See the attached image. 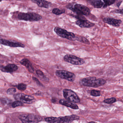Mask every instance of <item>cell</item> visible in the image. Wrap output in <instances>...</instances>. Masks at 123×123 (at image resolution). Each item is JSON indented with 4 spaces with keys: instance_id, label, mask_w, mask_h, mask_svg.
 I'll use <instances>...</instances> for the list:
<instances>
[{
    "instance_id": "obj_5",
    "label": "cell",
    "mask_w": 123,
    "mask_h": 123,
    "mask_svg": "<svg viewBox=\"0 0 123 123\" xmlns=\"http://www.w3.org/2000/svg\"><path fill=\"white\" fill-rule=\"evenodd\" d=\"M19 118L23 123H38L43 120L41 116L32 114L20 115Z\"/></svg>"
},
{
    "instance_id": "obj_16",
    "label": "cell",
    "mask_w": 123,
    "mask_h": 123,
    "mask_svg": "<svg viewBox=\"0 0 123 123\" xmlns=\"http://www.w3.org/2000/svg\"><path fill=\"white\" fill-rule=\"evenodd\" d=\"M20 63L22 65L26 67L30 72L31 73H34V67L29 60L26 58H24L21 60L20 62Z\"/></svg>"
},
{
    "instance_id": "obj_28",
    "label": "cell",
    "mask_w": 123,
    "mask_h": 123,
    "mask_svg": "<svg viewBox=\"0 0 123 123\" xmlns=\"http://www.w3.org/2000/svg\"><path fill=\"white\" fill-rule=\"evenodd\" d=\"M1 102L3 104L8 105L11 103V100L9 99H6V98H3L1 99Z\"/></svg>"
},
{
    "instance_id": "obj_24",
    "label": "cell",
    "mask_w": 123,
    "mask_h": 123,
    "mask_svg": "<svg viewBox=\"0 0 123 123\" xmlns=\"http://www.w3.org/2000/svg\"><path fill=\"white\" fill-rule=\"evenodd\" d=\"M90 94L94 97H99L101 95V92L100 90H92L90 92Z\"/></svg>"
},
{
    "instance_id": "obj_10",
    "label": "cell",
    "mask_w": 123,
    "mask_h": 123,
    "mask_svg": "<svg viewBox=\"0 0 123 123\" xmlns=\"http://www.w3.org/2000/svg\"><path fill=\"white\" fill-rule=\"evenodd\" d=\"M64 61L76 65H81L85 63L83 59L71 55H66L63 58Z\"/></svg>"
},
{
    "instance_id": "obj_26",
    "label": "cell",
    "mask_w": 123,
    "mask_h": 123,
    "mask_svg": "<svg viewBox=\"0 0 123 123\" xmlns=\"http://www.w3.org/2000/svg\"><path fill=\"white\" fill-rule=\"evenodd\" d=\"M23 105V103L19 101H17V100L16 101L13 102L12 104V107L13 108H15L19 107V106H22Z\"/></svg>"
},
{
    "instance_id": "obj_25",
    "label": "cell",
    "mask_w": 123,
    "mask_h": 123,
    "mask_svg": "<svg viewBox=\"0 0 123 123\" xmlns=\"http://www.w3.org/2000/svg\"><path fill=\"white\" fill-rule=\"evenodd\" d=\"M17 87L19 90L24 91L26 89L27 85L24 83H20L17 86Z\"/></svg>"
},
{
    "instance_id": "obj_30",
    "label": "cell",
    "mask_w": 123,
    "mask_h": 123,
    "mask_svg": "<svg viewBox=\"0 0 123 123\" xmlns=\"http://www.w3.org/2000/svg\"><path fill=\"white\" fill-rule=\"evenodd\" d=\"M113 12L116 13L121 14H123V9H116L112 11Z\"/></svg>"
},
{
    "instance_id": "obj_19",
    "label": "cell",
    "mask_w": 123,
    "mask_h": 123,
    "mask_svg": "<svg viewBox=\"0 0 123 123\" xmlns=\"http://www.w3.org/2000/svg\"><path fill=\"white\" fill-rule=\"evenodd\" d=\"M76 40L84 44H90V43L89 40L85 37H81V36L76 37L75 41Z\"/></svg>"
},
{
    "instance_id": "obj_7",
    "label": "cell",
    "mask_w": 123,
    "mask_h": 123,
    "mask_svg": "<svg viewBox=\"0 0 123 123\" xmlns=\"http://www.w3.org/2000/svg\"><path fill=\"white\" fill-rule=\"evenodd\" d=\"M63 92L64 97L67 100L73 103L80 102V99L78 95L71 90L64 89Z\"/></svg>"
},
{
    "instance_id": "obj_14",
    "label": "cell",
    "mask_w": 123,
    "mask_h": 123,
    "mask_svg": "<svg viewBox=\"0 0 123 123\" xmlns=\"http://www.w3.org/2000/svg\"><path fill=\"white\" fill-rule=\"evenodd\" d=\"M31 1L42 8H49L52 5L51 2L45 0H31Z\"/></svg>"
},
{
    "instance_id": "obj_15",
    "label": "cell",
    "mask_w": 123,
    "mask_h": 123,
    "mask_svg": "<svg viewBox=\"0 0 123 123\" xmlns=\"http://www.w3.org/2000/svg\"><path fill=\"white\" fill-rule=\"evenodd\" d=\"M18 67L16 64H10L2 68L1 71L4 72L12 73V72L16 71L18 69Z\"/></svg>"
},
{
    "instance_id": "obj_33",
    "label": "cell",
    "mask_w": 123,
    "mask_h": 123,
    "mask_svg": "<svg viewBox=\"0 0 123 123\" xmlns=\"http://www.w3.org/2000/svg\"><path fill=\"white\" fill-rule=\"evenodd\" d=\"M95 123V122H93V121H92V122H89V123Z\"/></svg>"
},
{
    "instance_id": "obj_18",
    "label": "cell",
    "mask_w": 123,
    "mask_h": 123,
    "mask_svg": "<svg viewBox=\"0 0 123 123\" xmlns=\"http://www.w3.org/2000/svg\"><path fill=\"white\" fill-rule=\"evenodd\" d=\"M87 3L95 8H100L103 7L104 2L102 0H86Z\"/></svg>"
},
{
    "instance_id": "obj_31",
    "label": "cell",
    "mask_w": 123,
    "mask_h": 123,
    "mask_svg": "<svg viewBox=\"0 0 123 123\" xmlns=\"http://www.w3.org/2000/svg\"><path fill=\"white\" fill-rule=\"evenodd\" d=\"M51 101L53 103H55L57 102V100H56V99L55 98H52V99L51 100Z\"/></svg>"
},
{
    "instance_id": "obj_27",
    "label": "cell",
    "mask_w": 123,
    "mask_h": 123,
    "mask_svg": "<svg viewBox=\"0 0 123 123\" xmlns=\"http://www.w3.org/2000/svg\"><path fill=\"white\" fill-rule=\"evenodd\" d=\"M16 92V89L14 88H9L6 91L7 94L9 95H14Z\"/></svg>"
},
{
    "instance_id": "obj_17",
    "label": "cell",
    "mask_w": 123,
    "mask_h": 123,
    "mask_svg": "<svg viewBox=\"0 0 123 123\" xmlns=\"http://www.w3.org/2000/svg\"><path fill=\"white\" fill-rule=\"evenodd\" d=\"M59 103L61 105L66 106L67 107L70 108L74 110H77L79 108L78 105L76 104H74L64 99H61L59 101Z\"/></svg>"
},
{
    "instance_id": "obj_32",
    "label": "cell",
    "mask_w": 123,
    "mask_h": 123,
    "mask_svg": "<svg viewBox=\"0 0 123 123\" xmlns=\"http://www.w3.org/2000/svg\"><path fill=\"white\" fill-rule=\"evenodd\" d=\"M122 2V1H119V2H118V3H117V7H118V8H119V7H120V6Z\"/></svg>"
},
{
    "instance_id": "obj_4",
    "label": "cell",
    "mask_w": 123,
    "mask_h": 123,
    "mask_svg": "<svg viewBox=\"0 0 123 123\" xmlns=\"http://www.w3.org/2000/svg\"><path fill=\"white\" fill-rule=\"evenodd\" d=\"M66 7L77 15L88 16L91 14L90 9L88 7L80 4L76 3L73 6L72 4L69 3Z\"/></svg>"
},
{
    "instance_id": "obj_23",
    "label": "cell",
    "mask_w": 123,
    "mask_h": 123,
    "mask_svg": "<svg viewBox=\"0 0 123 123\" xmlns=\"http://www.w3.org/2000/svg\"><path fill=\"white\" fill-rule=\"evenodd\" d=\"M36 73L38 75V76L42 79H44V80H47V78L45 75L44 74L43 72L40 70H37L36 71Z\"/></svg>"
},
{
    "instance_id": "obj_12",
    "label": "cell",
    "mask_w": 123,
    "mask_h": 123,
    "mask_svg": "<svg viewBox=\"0 0 123 123\" xmlns=\"http://www.w3.org/2000/svg\"><path fill=\"white\" fill-rule=\"evenodd\" d=\"M76 25L82 28H89L92 27L95 25L94 23L90 22L87 19L77 20L75 22Z\"/></svg>"
},
{
    "instance_id": "obj_6",
    "label": "cell",
    "mask_w": 123,
    "mask_h": 123,
    "mask_svg": "<svg viewBox=\"0 0 123 123\" xmlns=\"http://www.w3.org/2000/svg\"><path fill=\"white\" fill-rule=\"evenodd\" d=\"M54 31L61 37L71 41H75L76 37L74 33L68 31L60 27H56L54 28Z\"/></svg>"
},
{
    "instance_id": "obj_34",
    "label": "cell",
    "mask_w": 123,
    "mask_h": 123,
    "mask_svg": "<svg viewBox=\"0 0 123 123\" xmlns=\"http://www.w3.org/2000/svg\"><path fill=\"white\" fill-rule=\"evenodd\" d=\"M2 0H0V2H1L2 1Z\"/></svg>"
},
{
    "instance_id": "obj_20",
    "label": "cell",
    "mask_w": 123,
    "mask_h": 123,
    "mask_svg": "<svg viewBox=\"0 0 123 123\" xmlns=\"http://www.w3.org/2000/svg\"><path fill=\"white\" fill-rule=\"evenodd\" d=\"M53 13L57 16L61 15L65 13V10L64 9H60L58 8H54L52 10Z\"/></svg>"
},
{
    "instance_id": "obj_11",
    "label": "cell",
    "mask_w": 123,
    "mask_h": 123,
    "mask_svg": "<svg viewBox=\"0 0 123 123\" xmlns=\"http://www.w3.org/2000/svg\"><path fill=\"white\" fill-rule=\"evenodd\" d=\"M0 44L11 47L24 48L25 47L24 44L20 43L12 42L3 39H0Z\"/></svg>"
},
{
    "instance_id": "obj_22",
    "label": "cell",
    "mask_w": 123,
    "mask_h": 123,
    "mask_svg": "<svg viewBox=\"0 0 123 123\" xmlns=\"http://www.w3.org/2000/svg\"><path fill=\"white\" fill-rule=\"evenodd\" d=\"M117 101L116 98L114 97L111 98L105 99L103 101V102L107 104H112L116 102Z\"/></svg>"
},
{
    "instance_id": "obj_2",
    "label": "cell",
    "mask_w": 123,
    "mask_h": 123,
    "mask_svg": "<svg viewBox=\"0 0 123 123\" xmlns=\"http://www.w3.org/2000/svg\"><path fill=\"white\" fill-rule=\"evenodd\" d=\"M14 13V17L17 19L27 21H38L42 19L41 15L34 12H16Z\"/></svg>"
},
{
    "instance_id": "obj_3",
    "label": "cell",
    "mask_w": 123,
    "mask_h": 123,
    "mask_svg": "<svg viewBox=\"0 0 123 123\" xmlns=\"http://www.w3.org/2000/svg\"><path fill=\"white\" fill-rule=\"evenodd\" d=\"M45 121L49 123H71L74 121L80 120V117L76 115L60 117L45 118Z\"/></svg>"
},
{
    "instance_id": "obj_13",
    "label": "cell",
    "mask_w": 123,
    "mask_h": 123,
    "mask_svg": "<svg viewBox=\"0 0 123 123\" xmlns=\"http://www.w3.org/2000/svg\"><path fill=\"white\" fill-rule=\"evenodd\" d=\"M103 21L105 23L112 25L114 27L120 26V25L122 23V21L120 19L108 17L104 18L103 19Z\"/></svg>"
},
{
    "instance_id": "obj_21",
    "label": "cell",
    "mask_w": 123,
    "mask_h": 123,
    "mask_svg": "<svg viewBox=\"0 0 123 123\" xmlns=\"http://www.w3.org/2000/svg\"><path fill=\"white\" fill-rule=\"evenodd\" d=\"M103 0V2L104 3V6L103 8H105L113 4L116 1V0Z\"/></svg>"
},
{
    "instance_id": "obj_8",
    "label": "cell",
    "mask_w": 123,
    "mask_h": 123,
    "mask_svg": "<svg viewBox=\"0 0 123 123\" xmlns=\"http://www.w3.org/2000/svg\"><path fill=\"white\" fill-rule=\"evenodd\" d=\"M13 97L16 100L25 104H31L35 101L34 97L22 93L15 94L14 95Z\"/></svg>"
},
{
    "instance_id": "obj_1",
    "label": "cell",
    "mask_w": 123,
    "mask_h": 123,
    "mask_svg": "<svg viewBox=\"0 0 123 123\" xmlns=\"http://www.w3.org/2000/svg\"><path fill=\"white\" fill-rule=\"evenodd\" d=\"M106 82L105 80L102 79H97L95 77H89L83 78L80 81L81 85L93 87H97L103 86Z\"/></svg>"
},
{
    "instance_id": "obj_9",
    "label": "cell",
    "mask_w": 123,
    "mask_h": 123,
    "mask_svg": "<svg viewBox=\"0 0 123 123\" xmlns=\"http://www.w3.org/2000/svg\"><path fill=\"white\" fill-rule=\"evenodd\" d=\"M55 74L57 76L69 81L74 82L76 78V75L74 74L65 70H57Z\"/></svg>"
},
{
    "instance_id": "obj_29",
    "label": "cell",
    "mask_w": 123,
    "mask_h": 123,
    "mask_svg": "<svg viewBox=\"0 0 123 123\" xmlns=\"http://www.w3.org/2000/svg\"><path fill=\"white\" fill-rule=\"evenodd\" d=\"M32 79L34 80V81L36 82V83L37 84V85H39L40 86H43V85L39 81V80L36 78V77H32Z\"/></svg>"
}]
</instances>
